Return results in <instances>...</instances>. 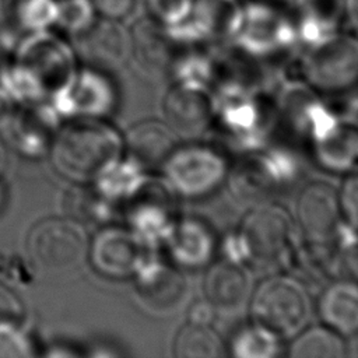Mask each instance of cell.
<instances>
[{
  "label": "cell",
  "mask_w": 358,
  "mask_h": 358,
  "mask_svg": "<svg viewBox=\"0 0 358 358\" xmlns=\"http://www.w3.org/2000/svg\"><path fill=\"white\" fill-rule=\"evenodd\" d=\"M50 148L52 162L63 176L88 182L119 159L123 141L110 126L96 119H80L62 129Z\"/></svg>",
  "instance_id": "1"
},
{
  "label": "cell",
  "mask_w": 358,
  "mask_h": 358,
  "mask_svg": "<svg viewBox=\"0 0 358 358\" xmlns=\"http://www.w3.org/2000/svg\"><path fill=\"white\" fill-rule=\"evenodd\" d=\"M250 296L255 323L280 340L292 338L309 323L310 298L303 285L291 277L264 280Z\"/></svg>",
  "instance_id": "2"
},
{
  "label": "cell",
  "mask_w": 358,
  "mask_h": 358,
  "mask_svg": "<svg viewBox=\"0 0 358 358\" xmlns=\"http://www.w3.org/2000/svg\"><path fill=\"white\" fill-rule=\"evenodd\" d=\"M27 249L34 264L45 273H63L81 264L88 245L83 228L64 218H46L31 229Z\"/></svg>",
  "instance_id": "3"
},
{
  "label": "cell",
  "mask_w": 358,
  "mask_h": 358,
  "mask_svg": "<svg viewBox=\"0 0 358 358\" xmlns=\"http://www.w3.org/2000/svg\"><path fill=\"white\" fill-rule=\"evenodd\" d=\"M292 225L285 210L260 206L250 211L239 232L241 248L248 260L260 268L278 266L289 253Z\"/></svg>",
  "instance_id": "4"
},
{
  "label": "cell",
  "mask_w": 358,
  "mask_h": 358,
  "mask_svg": "<svg viewBox=\"0 0 358 358\" xmlns=\"http://www.w3.org/2000/svg\"><path fill=\"white\" fill-rule=\"evenodd\" d=\"M308 80L322 91H341L358 81V38L337 31L310 46L305 59Z\"/></svg>",
  "instance_id": "5"
},
{
  "label": "cell",
  "mask_w": 358,
  "mask_h": 358,
  "mask_svg": "<svg viewBox=\"0 0 358 358\" xmlns=\"http://www.w3.org/2000/svg\"><path fill=\"white\" fill-rule=\"evenodd\" d=\"M162 168L169 186L186 197L213 192L227 175L225 158L206 145L173 150Z\"/></svg>",
  "instance_id": "6"
},
{
  "label": "cell",
  "mask_w": 358,
  "mask_h": 358,
  "mask_svg": "<svg viewBox=\"0 0 358 358\" xmlns=\"http://www.w3.org/2000/svg\"><path fill=\"white\" fill-rule=\"evenodd\" d=\"M92 266L110 278H126L145 264L141 238L126 228H102L88 246Z\"/></svg>",
  "instance_id": "7"
},
{
  "label": "cell",
  "mask_w": 358,
  "mask_h": 358,
  "mask_svg": "<svg viewBox=\"0 0 358 358\" xmlns=\"http://www.w3.org/2000/svg\"><path fill=\"white\" fill-rule=\"evenodd\" d=\"M134 287L140 303L152 315H172L187 296L183 274L157 263H145L136 273Z\"/></svg>",
  "instance_id": "8"
},
{
  "label": "cell",
  "mask_w": 358,
  "mask_h": 358,
  "mask_svg": "<svg viewBox=\"0 0 358 358\" xmlns=\"http://www.w3.org/2000/svg\"><path fill=\"white\" fill-rule=\"evenodd\" d=\"M56 105L80 119H96L109 113L115 105V91L109 81L95 71L74 76L56 92Z\"/></svg>",
  "instance_id": "9"
},
{
  "label": "cell",
  "mask_w": 358,
  "mask_h": 358,
  "mask_svg": "<svg viewBox=\"0 0 358 358\" xmlns=\"http://www.w3.org/2000/svg\"><path fill=\"white\" fill-rule=\"evenodd\" d=\"M341 214L338 194L326 183L313 182L303 187L298 197V224L312 242L330 239L338 228Z\"/></svg>",
  "instance_id": "10"
},
{
  "label": "cell",
  "mask_w": 358,
  "mask_h": 358,
  "mask_svg": "<svg viewBox=\"0 0 358 358\" xmlns=\"http://www.w3.org/2000/svg\"><path fill=\"white\" fill-rule=\"evenodd\" d=\"M166 126L182 137H194L208 124L211 105L199 88L182 84L171 88L164 99Z\"/></svg>",
  "instance_id": "11"
},
{
  "label": "cell",
  "mask_w": 358,
  "mask_h": 358,
  "mask_svg": "<svg viewBox=\"0 0 358 358\" xmlns=\"http://www.w3.org/2000/svg\"><path fill=\"white\" fill-rule=\"evenodd\" d=\"M204 295L222 313L239 312L250 299V278L243 268L229 260L214 263L204 275Z\"/></svg>",
  "instance_id": "12"
},
{
  "label": "cell",
  "mask_w": 358,
  "mask_h": 358,
  "mask_svg": "<svg viewBox=\"0 0 358 358\" xmlns=\"http://www.w3.org/2000/svg\"><path fill=\"white\" fill-rule=\"evenodd\" d=\"M78 50L84 62L98 71L116 70L129 57L130 42L124 31L113 21H101L81 36Z\"/></svg>",
  "instance_id": "13"
},
{
  "label": "cell",
  "mask_w": 358,
  "mask_h": 358,
  "mask_svg": "<svg viewBox=\"0 0 358 358\" xmlns=\"http://www.w3.org/2000/svg\"><path fill=\"white\" fill-rule=\"evenodd\" d=\"M124 148L130 161L140 169L162 168L175 150L173 133L157 120H144L134 124L124 137Z\"/></svg>",
  "instance_id": "14"
},
{
  "label": "cell",
  "mask_w": 358,
  "mask_h": 358,
  "mask_svg": "<svg viewBox=\"0 0 358 358\" xmlns=\"http://www.w3.org/2000/svg\"><path fill=\"white\" fill-rule=\"evenodd\" d=\"M319 316L327 327L340 336L358 333V284L338 280L324 288L320 295Z\"/></svg>",
  "instance_id": "15"
},
{
  "label": "cell",
  "mask_w": 358,
  "mask_h": 358,
  "mask_svg": "<svg viewBox=\"0 0 358 358\" xmlns=\"http://www.w3.org/2000/svg\"><path fill=\"white\" fill-rule=\"evenodd\" d=\"M172 257L182 266L197 267L207 263L214 249V238L210 228L199 220L185 218L166 235Z\"/></svg>",
  "instance_id": "16"
},
{
  "label": "cell",
  "mask_w": 358,
  "mask_h": 358,
  "mask_svg": "<svg viewBox=\"0 0 358 358\" xmlns=\"http://www.w3.org/2000/svg\"><path fill=\"white\" fill-rule=\"evenodd\" d=\"M246 0H194L193 11L183 25L193 27L196 35H235Z\"/></svg>",
  "instance_id": "17"
},
{
  "label": "cell",
  "mask_w": 358,
  "mask_h": 358,
  "mask_svg": "<svg viewBox=\"0 0 358 358\" xmlns=\"http://www.w3.org/2000/svg\"><path fill=\"white\" fill-rule=\"evenodd\" d=\"M11 138L17 148L28 152L38 154L52 144L53 120L48 112L39 109L22 110L18 115L10 116Z\"/></svg>",
  "instance_id": "18"
},
{
  "label": "cell",
  "mask_w": 358,
  "mask_h": 358,
  "mask_svg": "<svg viewBox=\"0 0 358 358\" xmlns=\"http://www.w3.org/2000/svg\"><path fill=\"white\" fill-rule=\"evenodd\" d=\"M289 357L292 358H343L345 344L338 333L327 326H313L292 337Z\"/></svg>",
  "instance_id": "19"
},
{
  "label": "cell",
  "mask_w": 358,
  "mask_h": 358,
  "mask_svg": "<svg viewBox=\"0 0 358 358\" xmlns=\"http://www.w3.org/2000/svg\"><path fill=\"white\" fill-rule=\"evenodd\" d=\"M224 345L210 324H185L176 334L173 352L178 358H218Z\"/></svg>",
  "instance_id": "20"
},
{
  "label": "cell",
  "mask_w": 358,
  "mask_h": 358,
  "mask_svg": "<svg viewBox=\"0 0 358 358\" xmlns=\"http://www.w3.org/2000/svg\"><path fill=\"white\" fill-rule=\"evenodd\" d=\"M278 340L259 324L242 327L232 338L231 352L239 358H270L278 352Z\"/></svg>",
  "instance_id": "21"
},
{
  "label": "cell",
  "mask_w": 358,
  "mask_h": 358,
  "mask_svg": "<svg viewBox=\"0 0 358 358\" xmlns=\"http://www.w3.org/2000/svg\"><path fill=\"white\" fill-rule=\"evenodd\" d=\"M98 189L106 197H119L136 192L140 186L138 166L113 162L98 178Z\"/></svg>",
  "instance_id": "22"
},
{
  "label": "cell",
  "mask_w": 358,
  "mask_h": 358,
  "mask_svg": "<svg viewBox=\"0 0 358 358\" xmlns=\"http://www.w3.org/2000/svg\"><path fill=\"white\" fill-rule=\"evenodd\" d=\"M152 21L169 31L183 25L194 6V0H147Z\"/></svg>",
  "instance_id": "23"
},
{
  "label": "cell",
  "mask_w": 358,
  "mask_h": 358,
  "mask_svg": "<svg viewBox=\"0 0 358 358\" xmlns=\"http://www.w3.org/2000/svg\"><path fill=\"white\" fill-rule=\"evenodd\" d=\"M32 344L17 322L0 323V357H31Z\"/></svg>",
  "instance_id": "24"
},
{
  "label": "cell",
  "mask_w": 358,
  "mask_h": 358,
  "mask_svg": "<svg viewBox=\"0 0 358 358\" xmlns=\"http://www.w3.org/2000/svg\"><path fill=\"white\" fill-rule=\"evenodd\" d=\"M341 213L355 227H358V168L348 173L338 193Z\"/></svg>",
  "instance_id": "25"
},
{
  "label": "cell",
  "mask_w": 358,
  "mask_h": 358,
  "mask_svg": "<svg viewBox=\"0 0 358 358\" xmlns=\"http://www.w3.org/2000/svg\"><path fill=\"white\" fill-rule=\"evenodd\" d=\"M60 22L71 29H78L85 24V20L90 21L91 10L87 3L83 0H70L59 11Z\"/></svg>",
  "instance_id": "26"
},
{
  "label": "cell",
  "mask_w": 358,
  "mask_h": 358,
  "mask_svg": "<svg viewBox=\"0 0 358 358\" xmlns=\"http://www.w3.org/2000/svg\"><path fill=\"white\" fill-rule=\"evenodd\" d=\"M22 317V305L17 295L0 282V323L20 322Z\"/></svg>",
  "instance_id": "27"
},
{
  "label": "cell",
  "mask_w": 358,
  "mask_h": 358,
  "mask_svg": "<svg viewBox=\"0 0 358 358\" xmlns=\"http://www.w3.org/2000/svg\"><path fill=\"white\" fill-rule=\"evenodd\" d=\"M101 14L109 20H119L129 15L136 0H92Z\"/></svg>",
  "instance_id": "28"
},
{
  "label": "cell",
  "mask_w": 358,
  "mask_h": 358,
  "mask_svg": "<svg viewBox=\"0 0 358 358\" xmlns=\"http://www.w3.org/2000/svg\"><path fill=\"white\" fill-rule=\"evenodd\" d=\"M217 315L214 306L207 301H197L189 308L187 322L194 324H210Z\"/></svg>",
  "instance_id": "29"
},
{
  "label": "cell",
  "mask_w": 358,
  "mask_h": 358,
  "mask_svg": "<svg viewBox=\"0 0 358 358\" xmlns=\"http://www.w3.org/2000/svg\"><path fill=\"white\" fill-rule=\"evenodd\" d=\"M343 15L358 28V0H341Z\"/></svg>",
  "instance_id": "30"
},
{
  "label": "cell",
  "mask_w": 358,
  "mask_h": 358,
  "mask_svg": "<svg viewBox=\"0 0 358 358\" xmlns=\"http://www.w3.org/2000/svg\"><path fill=\"white\" fill-rule=\"evenodd\" d=\"M11 116V101L4 91L0 90V123L8 122Z\"/></svg>",
  "instance_id": "31"
},
{
  "label": "cell",
  "mask_w": 358,
  "mask_h": 358,
  "mask_svg": "<svg viewBox=\"0 0 358 358\" xmlns=\"http://www.w3.org/2000/svg\"><path fill=\"white\" fill-rule=\"evenodd\" d=\"M255 1L266 3V4H270V6H274V7H278V8H282V10L289 11V8H291L298 0H255Z\"/></svg>",
  "instance_id": "32"
},
{
  "label": "cell",
  "mask_w": 358,
  "mask_h": 358,
  "mask_svg": "<svg viewBox=\"0 0 358 358\" xmlns=\"http://www.w3.org/2000/svg\"><path fill=\"white\" fill-rule=\"evenodd\" d=\"M4 162H6V154H4V150H3V147L0 144V172L4 168Z\"/></svg>",
  "instance_id": "33"
}]
</instances>
